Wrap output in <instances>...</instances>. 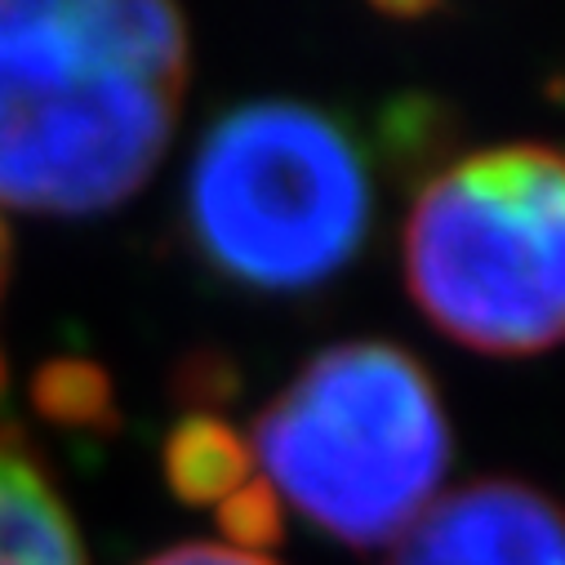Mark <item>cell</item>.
Wrapping results in <instances>:
<instances>
[{
  "label": "cell",
  "instance_id": "1",
  "mask_svg": "<svg viewBox=\"0 0 565 565\" xmlns=\"http://www.w3.org/2000/svg\"><path fill=\"white\" fill-rule=\"evenodd\" d=\"M188 28L152 0H0V201L98 214L152 179Z\"/></svg>",
  "mask_w": 565,
  "mask_h": 565
},
{
  "label": "cell",
  "instance_id": "2",
  "mask_svg": "<svg viewBox=\"0 0 565 565\" xmlns=\"http://www.w3.org/2000/svg\"><path fill=\"white\" fill-rule=\"evenodd\" d=\"M258 490L352 547H392L441 494L450 418L405 348L356 339L312 356L245 446Z\"/></svg>",
  "mask_w": 565,
  "mask_h": 565
},
{
  "label": "cell",
  "instance_id": "3",
  "mask_svg": "<svg viewBox=\"0 0 565 565\" xmlns=\"http://www.w3.org/2000/svg\"><path fill=\"white\" fill-rule=\"evenodd\" d=\"M405 286L446 339L534 356L565 339V152L481 148L446 166L405 218Z\"/></svg>",
  "mask_w": 565,
  "mask_h": 565
},
{
  "label": "cell",
  "instance_id": "4",
  "mask_svg": "<svg viewBox=\"0 0 565 565\" xmlns=\"http://www.w3.org/2000/svg\"><path fill=\"white\" fill-rule=\"evenodd\" d=\"M370 218V166L321 107H236L201 138L188 170V227L201 254L254 290L321 286L356 258Z\"/></svg>",
  "mask_w": 565,
  "mask_h": 565
},
{
  "label": "cell",
  "instance_id": "5",
  "mask_svg": "<svg viewBox=\"0 0 565 565\" xmlns=\"http://www.w3.org/2000/svg\"><path fill=\"white\" fill-rule=\"evenodd\" d=\"M387 565H565V508L525 481H468L437 494Z\"/></svg>",
  "mask_w": 565,
  "mask_h": 565
},
{
  "label": "cell",
  "instance_id": "6",
  "mask_svg": "<svg viewBox=\"0 0 565 565\" xmlns=\"http://www.w3.org/2000/svg\"><path fill=\"white\" fill-rule=\"evenodd\" d=\"M0 565H85L63 503L6 441H0Z\"/></svg>",
  "mask_w": 565,
  "mask_h": 565
},
{
  "label": "cell",
  "instance_id": "7",
  "mask_svg": "<svg viewBox=\"0 0 565 565\" xmlns=\"http://www.w3.org/2000/svg\"><path fill=\"white\" fill-rule=\"evenodd\" d=\"M170 481L192 503H227L249 486L245 441L214 418L183 423L170 441Z\"/></svg>",
  "mask_w": 565,
  "mask_h": 565
},
{
  "label": "cell",
  "instance_id": "8",
  "mask_svg": "<svg viewBox=\"0 0 565 565\" xmlns=\"http://www.w3.org/2000/svg\"><path fill=\"white\" fill-rule=\"evenodd\" d=\"M36 401L54 418H76V414L94 418L103 401V383L89 365H50L36 383Z\"/></svg>",
  "mask_w": 565,
  "mask_h": 565
},
{
  "label": "cell",
  "instance_id": "9",
  "mask_svg": "<svg viewBox=\"0 0 565 565\" xmlns=\"http://www.w3.org/2000/svg\"><path fill=\"white\" fill-rule=\"evenodd\" d=\"M148 565H276V561H267L258 547H236V543H183L152 556Z\"/></svg>",
  "mask_w": 565,
  "mask_h": 565
},
{
  "label": "cell",
  "instance_id": "10",
  "mask_svg": "<svg viewBox=\"0 0 565 565\" xmlns=\"http://www.w3.org/2000/svg\"><path fill=\"white\" fill-rule=\"evenodd\" d=\"M6 271H10V236L6 223H0V290H6Z\"/></svg>",
  "mask_w": 565,
  "mask_h": 565
}]
</instances>
